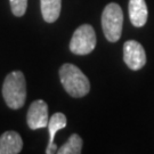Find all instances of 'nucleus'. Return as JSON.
I'll use <instances>...</instances> for the list:
<instances>
[{
    "mask_svg": "<svg viewBox=\"0 0 154 154\" xmlns=\"http://www.w3.org/2000/svg\"><path fill=\"white\" fill-rule=\"evenodd\" d=\"M60 79L63 88L72 97H83L90 90L88 78L73 64L66 63L60 69Z\"/></svg>",
    "mask_w": 154,
    "mask_h": 154,
    "instance_id": "f257e3e1",
    "label": "nucleus"
},
{
    "mask_svg": "<svg viewBox=\"0 0 154 154\" xmlns=\"http://www.w3.org/2000/svg\"><path fill=\"white\" fill-rule=\"evenodd\" d=\"M6 104L13 110L21 109L26 99V82L21 71H14L6 77L2 86Z\"/></svg>",
    "mask_w": 154,
    "mask_h": 154,
    "instance_id": "f03ea898",
    "label": "nucleus"
},
{
    "mask_svg": "<svg viewBox=\"0 0 154 154\" xmlns=\"http://www.w3.org/2000/svg\"><path fill=\"white\" fill-rule=\"evenodd\" d=\"M123 25V13L121 7L111 2L106 6L102 14V28L106 39L110 42H116L122 33Z\"/></svg>",
    "mask_w": 154,
    "mask_h": 154,
    "instance_id": "7ed1b4c3",
    "label": "nucleus"
},
{
    "mask_svg": "<svg viewBox=\"0 0 154 154\" xmlns=\"http://www.w3.org/2000/svg\"><path fill=\"white\" fill-rule=\"evenodd\" d=\"M96 47V34L91 25L83 24L74 31L70 41V50L75 55H87Z\"/></svg>",
    "mask_w": 154,
    "mask_h": 154,
    "instance_id": "20e7f679",
    "label": "nucleus"
},
{
    "mask_svg": "<svg viewBox=\"0 0 154 154\" xmlns=\"http://www.w3.org/2000/svg\"><path fill=\"white\" fill-rule=\"evenodd\" d=\"M123 61L130 70H140L146 63V54L143 46L135 40L126 41L123 45Z\"/></svg>",
    "mask_w": 154,
    "mask_h": 154,
    "instance_id": "39448f33",
    "label": "nucleus"
},
{
    "mask_svg": "<svg viewBox=\"0 0 154 154\" xmlns=\"http://www.w3.org/2000/svg\"><path fill=\"white\" fill-rule=\"evenodd\" d=\"M26 121L28 126L32 130L48 127V105L45 100L38 99L30 105Z\"/></svg>",
    "mask_w": 154,
    "mask_h": 154,
    "instance_id": "423d86ee",
    "label": "nucleus"
},
{
    "mask_svg": "<svg viewBox=\"0 0 154 154\" xmlns=\"http://www.w3.org/2000/svg\"><path fill=\"white\" fill-rule=\"evenodd\" d=\"M22 147L23 140L16 131H6L0 136V154H17Z\"/></svg>",
    "mask_w": 154,
    "mask_h": 154,
    "instance_id": "0eeeda50",
    "label": "nucleus"
},
{
    "mask_svg": "<svg viewBox=\"0 0 154 154\" xmlns=\"http://www.w3.org/2000/svg\"><path fill=\"white\" fill-rule=\"evenodd\" d=\"M147 6L145 0H129V18L134 26L142 28L147 21Z\"/></svg>",
    "mask_w": 154,
    "mask_h": 154,
    "instance_id": "6e6552de",
    "label": "nucleus"
},
{
    "mask_svg": "<svg viewBox=\"0 0 154 154\" xmlns=\"http://www.w3.org/2000/svg\"><path fill=\"white\" fill-rule=\"evenodd\" d=\"M41 14L45 22L53 23L57 21L61 14L62 0H40Z\"/></svg>",
    "mask_w": 154,
    "mask_h": 154,
    "instance_id": "1a4fd4ad",
    "label": "nucleus"
},
{
    "mask_svg": "<svg viewBox=\"0 0 154 154\" xmlns=\"http://www.w3.org/2000/svg\"><path fill=\"white\" fill-rule=\"evenodd\" d=\"M66 123H67L66 116L61 112H57L54 116H50L49 121H48V131H49V143L48 144L54 143L55 135L57 134V131L65 128Z\"/></svg>",
    "mask_w": 154,
    "mask_h": 154,
    "instance_id": "9d476101",
    "label": "nucleus"
},
{
    "mask_svg": "<svg viewBox=\"0 0 154 154\" xmlns=\"http://www.w3.org/2000/svg\"><path fill=\"white\" fill-rule=\"evenodd\" d=\"M82 149V139L81 137L73 134L70 136L69 140L65 144H63L61 147L58 149L57 153L58 154H79L81 153Z\"/></svg>",
    "mask_w": 154,
    "mask_h": 154,
    "instance_id": "9b49d317",
    "label": "nucleus"
},
{
    "mask_svg": "<svg viewBox=\"0 0 154 154\" xmlns=\"http://www.w3.org/2000/svg\"><path fill=\"white\" fill-rule=\"evenodd\" d=\"M11 11L15 16H23L28 8V0H9Z\"/></svg>",
    "mask_w": 154,
    "mask_h": 154,
    "instance_id": "f8f14e48",
    "label": "nucleus"
},
{
    "mask_svg": "<svg viewBox=\"0 0 154 154\" xmlns=\"http://www.w3.org/2000/svg\"><path fill=\"white\" fill-rule=\"evenodd\" d=\"M57 145L55 143L53 144H48V146H47V149H46V153L47 154H51V153H57Z\"/></svg>",
    "mask_w": 154,
    "mask_h": 154,
    "instance_id": "ddd939ff",
    "label": "nucleus"
}]
</instances>
